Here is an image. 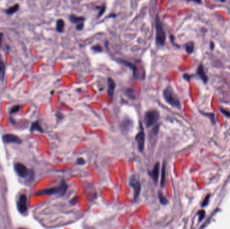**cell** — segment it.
Segmentation results:
<instances>
[{"instance_id":"cell-1","label":"cell","mask_w":230,"mask_h":229,"mask_svg":"<svg viewBox=\"0 0 230 229\" xmlns=\"http://www.w3.org/2000/svg\"><path fill=\"white\" fill-rule=\"evenodd\" d=\"M163 98L167 104L178 109H180L181 104L178 98L174 92L172 88L168 86L163 91Z\"/></svg>"},{"instance_id":"cell-2","label":"cell","mask_w":230,"mask_h":229,"mask_svg":"<svg viewBox=\"0 0 230 229\" xmlns=\"http://www.w3.org/2000/svg\"><path fill=\"white\" fill-rule=\"evenodd\" d=\"M155 28H156V42L158 45L162 46L165 44L166 36H165V32L164 28H163V25L158 15L156 17Z\"/></svg>"},{"instance_id":"cell-3","label":"cell","mask_w":230,"mask_h":229,"mask_svg":"<svg viewBox=\"0 0 230 229\" xmlns=\"http://www.w3.org/2000/svg\"><path fill=\"white\" fill-rule=\"evenodd\" d=\"M159 118V114L157 110H151L147 111L145 114V124L147 127H150L154 125L158 121Z\"/></svg>"},{"instance_id":"cell-4","label":"cell","mask_w":230,"mask_h":229,"mask_svg":"<svg viewBox=\"0 0 230 229\" xmlns=\"http://www.w3.org/2000/svg\"><path fill=\"white\" fill-rule=\"evenodd\" d=\"M18 210L20 213H24L28 208V200L27 196L25 194H22L20 196L17 202Z\"/></svg>"},{"instance_id":"cell-5","label":"cell","mask_w":230,"mask_h":229,"mask_svg":"<svg viewBox=\"0 0 230 229\" xmlns=\"http://www.w3.org/2000/svg\"><path fill=\"white\" fill-rule=\"evenodd\" d=\"M140 126H141V131L136 135V137H135V140H136V141L137 142V145H138L139 150L141 152H142L143 151V149H144L145 133L141 124H140Z\"/></svg>"},{"instance_id":"cell-6","label":"cell","mask_w":230,"mask_h":229,"mask_svg":"<svg viewBox=\"0 0 230 229\" xmlns=\"http://www.w3.org/2000/svg\"><path fill=\"white\" fill-rule=\"evenodd\" d=\"M15 171L20 177H26L28 175V169L25 165L22 163H16L15 165Z\"/></svg>"},{"instance_id":"cell-7","label":"cell","mask_w":230,"mask_h":229,"mask_svg":"<svg viewBox=\"0 0 230 229\" xmlns=\"http://www.w3.org/2000/svg\"><path fill=\"white\" fill-rule=\"evenodd\" d=\"M3 141L6 143H16L20 144L22 143L21 139L17 136L12 134H6L3 137Z\"/></svg>"},{"instance_id":"cell-8","label":"cell","mask_w":230,"mask_h":229,"mask_svg":"<svg viewBox=\"0 0 230 229\" xmlns=\"http://www.w3.org/2000/svg\"><path fill=\"white\" fill-rule=\"evenodd\" d=\"M197 73L198 75V76L201 79V80L203 81V82L204 84H207L208 81H209V78L206 74V73L205 71V69H204L203 66L201 64L197 68Z\"/></svg>"},{"instance_id":"cell-9","label":"cell","mask_w":230,"mask_h":229,"mask_svg":"<svg viewBox=\"0 0 230 229\" xmlns=\"http://www.w3.org/2000/svg\"><path fill=\"white\" fill-rule=\"evenodd\" d=\"M116 88V85L114 80L112 78H108V96L109 98H112L114 96V89Z\"/></svg>"},{"instance_id":"cell-10","label":"cell","mask_w":230,"mask_h":229,"mask_svg":"<svg viewBox=\"0 0 230 229\" xmlns=\"http://www.w3.org/2000/svg\"><path fill=\"white\" fill-rule=\"evenodd\" d=\"M59 192V188H51L49 189H46L42 191L38 192L36 195L38 196H43V195H51L53 194H58Z\"/></svg>"},{"instance_id":"cell-11","label":"cell","mask_w":230,"mask_h":229,"mask_svg":"<svg viewBox=\"0 0 230 229\" xmlns=\"http://www.w3.org/2000/svg\"><path fill=\"white\" fill-rule=\"evenodd\" d=\"M159 163H157L153 167V169L151 172V175L152 177L153 181H155V183H156L157 182V179H158L159 177Z\"/></svg>"},{"instance_id":"cell-12","label":"cell","mask_w":230,"mask_h":229,"mask_svg":"<svg viewBox=\"0 0 230 229\" xmlns=\"http://www.w3.org/2000/svg\"><path fill=\"white\" fill-rule=\"evenodd\" d=\"M123 63L125 64V65L133 69V76H134V78L135 79H139V71H138V69L136 66H135V65L134 64H131V63H129L127 61H122Z\"/></svg>"},{"instance_id":"cell-13","label":"cell","mask_w":230,"mask_h":229,"mask_svg":"<svg viewBox=\"0 0 230 229\" xmlns=\"http://www.w3.org/2000/svg\"><path fill=\"white\" fill-rule=\"evenodd\" d=\"M131 185H132L133 190H134V198H135V200H136L139 197V194H140L141 184L139 183V182L136 181L134 183H131Z\"/></svg>"},{"instance_id":"cell-14","label":"cell","mask_w":230,"mask_h":229,"mask_svg":"<svg viewBox=\"0 0 230 229\" xmlns=\"http://www.w3.org/2000/svg\"><path fill=\"white\" fill-rule=\"evenodd\" d=\"M71 22L73 24H80V23H84V21L85 20V18L83 17H80V16H76L75 15H70L69 18Z\"/></svg>"},{"instance_id":"cell-15","label":"cell","mask_w":230,"mask_h":229,"mask_svg":"<svg viewBox=\"0 0 230 229\" xmlns=\"http://www.w3.org/2000/svg\"><path fill=\"white\" fill-rule=\"evenodd\" d=\"M131 121L129 119H125L121 124V127L125 131H129L131 127Z\"/></svg>"},{"instance_id":"cell-16","label":"cell","mask_w":230,"mask_h":229,"mask_svg":"<svg viewBox=\"0 0 230 229\" xmlns=\"http://www.w3.org/2000/svg\"><path fill=\"white\" fill-rule=\"evenodd\" d=\"M64 27H65V22L63 20L61 19L58 20L57 21H56V29L57 30V32H62L64 30Z\"/></svg>"},{"instance_id":"cell-17","label":"cell","mask_w":230,"mask_h":229,"mask_svg":"<svg viewBox=\"0 0 230 229\" xmlns=\"http://www.w3.org/2000/svg\"><path fill=\"white\" fill-rule=\"evenodd\" d=\"M194 48H195V44L193 42H189L186 44L185 45V50L186 52L188 54H192L194 51Z\"/></svg>"},{"instance_id":"cell-18","label":"cell","mask_w":230,"mask_h":229,"mask_svg":"<svg viewBox=\"0 0 230 229\" xmlns=\"http://www.w3.org/2000/svg\"><path fill=\"white\" fill-rule=\"evenodd\" d=\"M201 113V114H203L204 116H207L208 118H209V119L211 120V122L213 124H215V122H216V120H215V114H213V113L212 112H202V111H200Z\"/></svg>"},{"instance_id":"cell-19","label":"cell","mask_w":230,"mask_h":229,"mask_svg":"<svg viewBox=\"0 0 230 229\" xmlns=\"http://www.w3.org/2000/svg\"><path fill=\"white\" fill-rule=\"evenodd\" d=\"M59 194L61 196H63L65 192L67 190V185L65 183L64 181H62L61 183V186L59 187Z\"/></svg>"},{"instance_id":"cell-20","label":"cell","mask_w":230,"mask_h":229,"mask_svg":"<svg viewBox=\"0 0 230 229\" xmlns=\"http://www.w3.org/2000/svg\"><path fill=\"white\" fill-rule=\"evenodd\" d=\"M125 94L129 98L131 99V100H135V91L131 88H127L125 91Z\"/></svg>"},{"instance_id":"cell-21","label":"cell","mask_w":230,"mask_h":229,"mask_svg":"<svg viewBox=\"0 0 230 229\" xmlns=\"http://www.w3.org/2000/svg\"><path fill=\"white\" fill-rule=\"evenodd\" d=\"M165 163L163 164L162 169H161V186L163 187L165 181Z\"/></svg>"},{"instance_id":"cell-22","label":"cell","mask_w":230,"mask_h":229,"mask_svg":"<svg viewBox=\"0 0 230 229\" xmlns=\"http://www.w3.org/2000/svg\"><path fill=\"white\" fill-rule=\"evenodd\" d=\"M18 9H19V5H18V4H15V5H14L13 6H12V7L8 8V9L5 11V12L7 14H9V15H11V14H13L15 13V12H17Z\"/></svg>"},{"instance_id":"cell-23","label":"cell","mask_w":230,"mask_h":229,"mask_svg":"<svg viewBox=\"0 0 230 229\" xmlns=\"http://www.w3.org/2000/svg\"><path fill=\"white\" fill-rule=\"evenodd\" d=\"M30 130H31L32 132L34 130H38V131L41 132V133L42 132H43L41 126H40V124L38 123V122H34L33 124H32L31 128H30Z\"/></svg>"},{"instance_id":"cell-24","label":"cell","mask_w":230,"mask_h":229,"mask_svg":"<svg viewBox=\"0 0 230 229\" xmlns=\"http://www.w3.org/2000/svg\"><path fill=\"white\" fill-rule=\"evenodd\" d=\"M4 73H5V65L2 60V58L0 56V76L3 79L4 77Z\"/></svg>"},{"instance_id":"cell-25","label":"cell","mask_w":230,"mask_h":229,"mask_svg":"<svg viewBox=\"0 0 230 229\" xmlns=\"http://www.w3.org/2000/svg\"><path fill=\"white\" fill-rule=\"evenodd\" d=\"M158 198H159V202H160V203L161 204H163V205H165V204H167V200L165 198V197L163 195V194L161 193V192H159L158 194Z\"/></svg>"},{"instance_id":"cell-26","label":"cell","mask_w":230,"mask_h":229,"mask_svg":"<svg viewBox=\"0 0 230 229\" xmlns=\"http://www.w3.org/2000/svg\"><path fill=\"white\" fill-rule=\"evenodd\" d=\"M92 50L96 52H102L103 50V48L100 45H99V44H96V45L92 46Z\"/></svg>"},{"instance_id":"cell-27","label":"cell","mask_w":230,"mask_h":229,"mask_svg":"<svg viewBox=\"0 0 230 229\" xmlns=\"http://www.w3.org/2000/svg\"><path fill=\"white\" fill-rule=\"evenodd\" d=\"M20 106L19 105H16V106H14L13 108L11 109V110H10V113L11 114H14V113H17L18 111L20 110Z\"/></svg>"},{"instance_id":"cell-28","label":"cell","mask_w":230,"mask_h":229,"mask_svg":"<svg viewBox=\"0 0 230 229\" xmlns=\"http://www.w3.org/2000/svg\"><path fill=\"white\" fill-rule=\"evenodd\" d=\"M219 110H220V112H221L223 115H225L226 117L230 118L229 111H227V110H225V109H223V108H219Z\"/></svg>"},{"instance_id":"cell-29","label":"cell","mask_w":230,"mask_h":229,"mask_svg":"<svg viewBox=\"0 0 230 229\" xmlns=\"http://www.w3.org/2000/svg\"><path fill=\"white\" fill-rule=\"evenodd\" d=\"M209 198H210V195H207V196H206L205 198V200H203V204H202V205H201L202 207H205V206H206L207 205L208 203H209Z\"/></svg>"},{"instance_id":"cell-30","label":"cell","mask_w":230,"mask_h":229,"mask_svg":"<svg viewBox=\"0 0 230 229\" xmlns=\"http://www.w3.org/2000/svg\"><path fill=\"white\" fill-rule=\"evenodd\" d=\"M198 215H199V221H201L203 219L204 216L205 215V212L204 210H201V211L198 212Z\"/></svg>"},{"instance_id":"cell-31","label":"cell","mask_w":230,"mask_h":229,"mask_svg":"<svg viewBox=\"0 0 230 229\" xmlns=\"http://www.w3.org/2000/svg\"><path fill=\"white\" fill-rule=\"evenodd\" d=\"M99 9H100V11H99V14H98V16L99 17H100V16H101L104 13V12H105V9H106V7H105V5H103L102 7H99Z\"/></svg>"},{"instance_id":"cell-32","label":"cell","mask_w":230,"mask_h":229,"mask_svg":"<svg viewBox=\"0 0 230 229\" xmlns=\"http://www.w3.org/2000/svg\"><path fill=\"white\" fill-rule=\"evenodd\" d=\"M193 75H188V74H184L183 75V78L184 79L187 81V82H189L190 80H191V79L193 77Z\"/></svg>"},{"instance_id":"cell-33","label":"cell","mask_w":230,"mask_h":229,"mask_svg":"<svg viewBox=\"0 0 230 229\" xmlns=\"http://www.w3.org/2000/svg\"><path fill=\"white\" fill-rule=\"evenodd\" d=\"M83 28H84V23H80V24H77V26H76L77 30H82L83 29Z\"/></svg>"},{"instance_id":"cell-34","label":"cell","mask_w":230,"mask_h":229,"mask_svg":"<svg viewBox=\"0 0 230 229\" xmlns=\"http://www.w3.org/2000/svg\"><path fill=\"white\" fill-rule=\"evenodd\" d=\"M84 163H85V161L82 159H79L78 160V163L80 164V165H82V164Z\"/></svg>"},{"instance_id":"cell-35","label":"cell","mask_w":230,"mask_h":229,"mask_svg":"<svg viewBox=\"0 0 230 229\" xmlns=\"http://www.w3.org/2000/svg\"><path fill=\"white\" fill-rule=\"evenodd\" d=\"M210 48H211V50H213V48H214V47H215V44H214V43L213 42H211V43H210Z\"/></svg>"},{"instance_id":"cell-36","label":"cell","mask_w":230,"mask_h":229,"mask_svg":"<svg viewBox=\"0 0 230 229\" xmlns=\"http://www.w3.org/2000/svg\"><path fill=\"white\" fill-rule=\"evenodd\" d=\"M2 37H3V34H2V33H0V46H1V44Z\"/></svg>"},{"instance_id":"cell-37","label":"cell","mask_w":230,"mask_h":229,"mask_svg":"<svg viewBox=\"0 0 230 229\" xmlns=\"http://www.w3.org/2000/svg\"><path fill=\"white\" fill-rule=\"evenodd\" d=\"M18 229H26V228H19Z\"/></svg>"}]
</instances>
